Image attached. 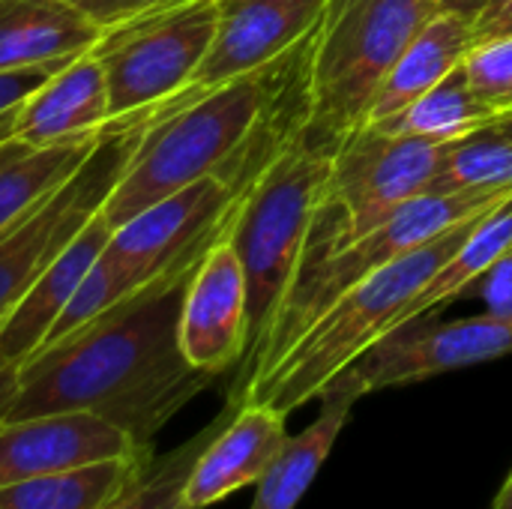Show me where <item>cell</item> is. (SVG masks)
<instances>
[{"label": "cell", "mask_w": 512, "mask_h": 509, "mask_svg": "<svg viewBox=\"0 0 512 509\" xmlns=\"http://www.w3.org/2000/svg\"><path fill=\"white\" fill-rule=\"evenodd\" d=\"M192 270L141 285L24 360L0 420L93 411L150 447L156 432L216 378L180 351V306Z\"/></svg>", "instance_id": "cell-1"}, {"label": "cell", "mask_w": 512, "mask_h": 509, "mask_svg": "<svg viewBox=\"0 0 512 509\" xmlns=\"http://www.w3.org/2000/svg\"><path fill=\"white\" fill-rule=\"evenodd\" d=\"M300 45L252 75L234 78L198 99L159 108L102 204L111 228L201 177H225L288 81Z\"/></svg>", "instance_id": "cell-2"}, {"label": "cell", "mask_w": 512, "mask_h": 509, "mask_svg": "<svg viewBox=\"0 0 512 509\" xmlns=\"http://www.w3.org/2000/svg\"><path fill=\"white\" fill-rule=\"evenodd\" d=\"M477 219L432 237L342 294L282 354V360L252 390H246L243 402H267L288 417L291 411L318 399L345 369H351L366 351L405 324L411 300L453 258Z\"/></svg>", "instance_id": "cell-3"}, {"label": "cell", "mask_w": 512, "mask_h": 509, "mask_svg": "<svg viewBox=\"0 0 512 509\" xmlns=\"http://www.w3.org/2000/svg\"><path fill=\"white\" fill-rule=\"evenodd\" d=\"M512 192H459V195H420L399 207L390 219L375 225L357 240L342 246L309 252L300 261V270L270 318L255 351L240 363V378L231 393L234 402H243L246 390H252L279 360L282 354L354 285L366 282L378 270L390 267L402 255L429 243L432 237L477 219L498 207Z\"/></svg>", "instance_id": "cell-4"}, {"label": "cell", "mask_w": 512, "mask_h": 509, "mask_svg": "<svg viewBox=\"0 0 512 509\" xmlns=\"http://www.w3.org/2000/svg\"><path fill=\"white\" fill-rule=\"evenodd\" d=\"M330 162L333 147L309 138V132L303 129L234 198L228 234L246 273V357L261 342L270 318L276 315L300 270L315 216L324 201Z\"/></svg>", "instance_id": "cell-5"}, {"label": "cell", "mask_w": 512, "mask_h": 509, "mask_svg": "<svg viewBox=\"0 0 512 509\" xmlns=\"http://www.w3.org/2000/svg\"><path fill=\"white\" fill-rule=\"evenodd\" d=\"M435 12V0H330L309 36V138L336 150L366 126L387 72Z\"/></svg>", "instance_id": "cell-6"}, {"label": "cell", "mask_w": 512, "mask_h": 509, "mask_svg": "<svg viewBox=\"0 0 512 509\" xmlns=\"http://www.w3.org/2000/svg\"><path fill=\"white\" fill-rule=\"evenodd\" d=\"M447 141L393 135L372 123L354 129L333 150L324 201L306 252H324L363 237L399 207L429 192Z\"/></svg>", "instance_id": "cell-7"}, {"label": "cell", "mask_w": 512, "mask_h": 509, "mask_svg": "<svg viewBox=\"0 0 512 509\" xmlns=\"http://www.w3.org/2000/svg\"><path fill=\"white\" fill-rule=\"evenodd\" d=\"M219 24V0H189L108 30L93 54L108 81L111 120L153 117L198 72Z\"/></svg>", "instance_id": "cell-8"}, {"label": "cell", "mask_w": 512, "mask_h": 509, "mask_svg": "<svg viewBox=\"0 0 512 509\" xmlns=\"http://www.w3.org/2000/svg\"><path fill=\"white\" fill-rule=\"evenodd\" d=\"M147 123L150 117L108 123L78 171L0 231V321L33 285V279L60 255V249L102 210Z\"/></svg>", "instance_id": "cell-9"}, {"label": "cell", "mask_w": 512, "mask_h": 509, "mask_svg": "<svg viewBox=\"0 0 512 509\" xmlns=\"http://www.w3.org/2000/svg\"><path fill=\"white\" fill-rule=\"evenodd\" d=\"M234 198V189L210 174L117 225L102 255L123 294L165 273L192 270L225 231Z\"/></svg>", "instance_id": "cell-10"}, {"label": "cell", "mask_w": 512, "mask_h": 509, "mask_svg": "<svg viewBox=\"0 0 512 509\" xmlns=\"http://www.w3.org/2000/svg\"><path fill=\"white\" fill-rule=\"evenodd\" d=\"M507 354H512V315L498 318L486 312L447 324L423 315L396 327L342 375H348L360 387V393L369 396L387 387L420 384L435 375L489 363Z\"/></svg>", "instance_id": "cell-11"}, {"label": "cell", "mask_w": 512, "mask_h": 509, "mask_svg": "<svg viewBox=\"0 0 512 509\" xmlns=\"http://www.w3.org/2000/svg\"><path fill=\"white\" fill-rule=\"evenodd\" d=\"M327 3L330 0H219V24L198 72L186 90L165 105L198 99L276 63L315 30Z\"/></svg>", "instance_id": "cell-12"}, {"label": "cell", "mask_w": 512, "mask_h": 509, "mask_svg": "<svg viewBox=\"0 0 512 509\" xmlns=\"http://www.w3.org/2000/svg\"><path fill=\"white\" fill-rule=\"evenodd\" d=\"M234 210V207H231ZM180 351L207 372L222 375L243 363L249 348V297L240 255L228 225L195 264L180 306Z\"/></svg>", "instance_id": "cell-13"}, {"label": "cell", "mask_w": 512, "mask_h": 509, "mask_svg": "<svg viewBox=\"0 0 512 509\" xmlns=\"http://www.w3.org/2000/svg\"><path fill=\"white\" fill-rule=\"evenodd\" d=\"M150 447L93 411H60L21 420H0V489L84 468L105 459L138 456Z\"/></svg>", "instance_id": "cell-14"}, {"label": "cell", "mask_w": 512, "mask_h": 509, "mask_svg": "<svg viewBox=\"0 0 512 509\" xmlns=\"http://www.w3.org/2000/svg\"><path fill=\"white\" fill-rule=\"evenodd\" d=\"M285 441V414L267 402H240L201 450L183 492V507L207 509L258 483Z\"/></svg>", "instance_id": "cell-15"}, {"label": "cell", "mask_w": 512, "mask_h": 509, "mask_svg": "<svg viewBox=\"0 0 512 509\" xmlns=\"http://www.w3.org/2000/svg\"><path fill=\"white\" fill-rule=\"evenodd\" d=\"M111 222L102 210L60 249V255L33 279V285L21 294V300L6 312L0 321V357L21 366L30 360L60 312L66 309L69 297L81 285V279L93 270L111 240Z\"/></svg>", "instance_id": "cell-16"}, {"label": "cell", "mask_w": 512, "mask_h": 509, "mask_svg": "<svg viewBox=\"0 0 512 509\" xmlns=\"http://www.w3.org/2000/svg\"><path fill=\"white\" fill-rule=\"evenodd\" d=\"M111 120L108 81L99 57L90 51L57 69L39 90H33L12 120V138L21 144H51L60 138L102 132Z\"/></svg>", "instance_id": "cell-17"}, {"label": "cell", "mask_w": 512, "mask_h": 509, "mask_svg": "<svg viewBox=\"0 0 512 509\" xmlns=\"http://www.w3.org/2000/svg\"><path fill=\"white\" fill-rule=\"evenodd\" d=\"M318 399L321 414L300 435H288L279 456L255 483L252 509H297L309 486L315 483L318 471L324 468L327 456L333 453L363 393L348 375H339Z\"/></svg>", "instance_id": "cell-18"}, {"label": "cell", "mask_w": 512, "mask_h": 509, "mask_svg": "<svg viewBox=\"0 0 512 509\" xmlns=\"http://www.w3.org/2000/svg\"><path fill=\"white\" fill-rule=\"evenodd\" d=\"M105 36L63 0H0V72L78 57Z\"/></svg>", "instance_id": "cell-19"}, {"label": "cell", "mask_w": 512, "mask_h": 509, "mask_svg": "<svg viewBox=\"0 0 512 509\" xmlns=\"http://www.w3.org/2000/svg\"><path fill=\"white\" fill-rule=\"evenodd\" d=\"M471 48H474L471 18L450 9H438L417 30V36L408 42V48L387 72L366 123H381L399 114L402 108H408L426 90L441 84L453 69H459Z\"/></svg>", "instance_id": "cell-20"}, {"label": "cell", "mask_w": 512, "mask_h": 509, "mask_svg": "<svg viewBox=\"0 0 512 509\" xmlns=\"http://www.w3.org/2000/svg\"><path fill=\"white\" fill-rule=\"evenodd\" d=\"M105 132V129H102ZM102 132L60 138L51 144L0 141V231L60 189L93 153Z\"/></svg>", "instance_id": "cell-21"}, {"label": "cell", "mask_w": 512, "mask_h": 509, "mask_svg": "<svg viewBox=\"0 0 512 509\" xmlns=\"http://www.w3.org/2000/svg\"><path fill=\"white\" fill-rule=\"evenodd\" d=\"M153 453L105 459L72 471L21 480L0 489V509H105L147 465Z\"/></svg>", "instance_id": "cell-22"}, {"label": "cell", "mask_w": 512, "mask_h": 509, "mask_svg": "<svg viewBox=\"0 0 512 509\" xmlns=\"http://www.w3.org/2000/svg\"><path fill=\"white\" fill-rule=\"evenodd\" d=\"M512 249V195L504 198L498 207H492L489 213H483L468 237L462 240V246L453 252V258L426 282V288L411 300L405 324L423 315H432L435 309L450 306L453 300H459L465 291L474 288V282Z\"/></svg>", "instance_id": "cell-23"}, {"label": "cell", "mask_w": 512, "mask_h": 509, "mask_svg": "<svg viewBox=\"0 0 512 509\" xmlns=\"http://www.w3.org/2000/svg\"><path fill=\"white\" fill-rule=\"evenodd\" d=\"M498 120V111L489 108L468 84L465 69H453L441 84L426 90L399 114L372 123L393 135H423L432 141H459Z\"/></svg>", "instance_id": "cell-24"}, {"label": "cell", "mask_w": 512, "mask_h": 509, "mask_svg": "<svg viewBox=\"0 0 512 509\" xmlns=\"http://www.w3.org/2000/svg\"><path fill=\"white\" fill-rule=\"evenodd\" d=\"M432 195L512 192V135L489 123L459 141H447L441 168L429 183Z\"/></svg>", "instance_id": "cell-25"}, {"label": "cell", "mask_w": 512, "mask_h": 509, "mask_svg": "<svg viewBox=\"0 0 512 509\" xmlns=\"http://www.w3.org/2000/svg\"><path fill=\"white\" fill-rule=\"evenodd\" d=\"M240 402L228 399L225 411L207 423L198 435H192L186 444L174 447L165 456H150L147 465L138 471V477L108 504L105 509H186L183 507V492L189 483V474L201 456V450L210 444V438L228 423V417L234 414Z\"/></svg>", "instance_id": "cell-26"}, {"label": "cell", "mask_w": 512, "mask_h": 509, "mask_svg": "<svg viewBox=\"0 0 512 509\" xmlns=\"http://www.w3.org/2000/svg\"><path fill=\"white\" fill-rule=\"evenodd\" d=\"M123 297H126V294H123V288H120V282H117L111 264H108L105 255H102V258L93 264V270L81 279V285L75 288V294L69 297L66 309L60 312V318H57L54 327L48 330L42 348H48V345L66 339L69 333H75L78 327H84L87 321H93L96 315H102L105 309H111V306H114L117 300H123ZM42 348H39V351H42Z\"/></svg>", "instance_id": "cell-27"}, {"label": "cell", "mask_w": 512, "mask_h": 509, "mask_svg": "<svg viewBox=\"0 0 512 509\" xmlns=\"http://www.w3.org/2000/svg\"><path fill=\"white\" fill-rule=\"evenodd\" d=\"M471 90L501 114L512 111V36L480 42L462 60Z\"/></svg>", "instance_id": "cell-28"}, {"label": "cell", "mask_w": 512, "mask_h": 509, "mask_svg": "<svg viewBox=\"0 0 512 509\" xmlns=\"http://www.w3.org/2000/svg\"><path fill=\"white\" fill-rule=\"evenodd\" d=\"M69 6H75L78 12H84L93 24H99L105 33L132 21H141L147 15H156L162 9L189 3V0H63Z\"/></svg>", "instance_id": "cell-29"}, {"label": "cell", "mask_w": 512, "mask_h": 509, "mask_svg": "<svg viewBox=\"0 0 512 509\" xmlns=\"http://www.w3.org/2000/svg\"><path fill=\"white\" fill-rule=\"evenodd\" d=\"M69 60H54V63H42V66H27V69H12V72H0V117L15 111L33 90H39L57 69H63Z\"/></svg>", "instance_id": "cell-30"}, {"label": "cell", "mask_w": 512, "mask_h": 509, "mask_svg": "<svg viewBox=\"0 0 512 509\" xmlns=\"http://www.w3.org/2000/svg\"><path fill=\"white\" fill-rule=\"evenodd\" d=\"M477 294L483 297L486 303V312L489 315H498V318H510L512 315V249L498 258L477 282H474Z\"/></svg>", "instance_id": "cell-31"}, {"label": "cell", "mask_w": 512, "mask_h": 509, "mask_svg": "<svg viewBox=\"0 0 512 509\" xmlns=\"http://www.w3.org/2000/svg\"><path fill=\"white\" fill-rule=\"evenodd\" d=\"M471 27H474V45L512 36V0H489L471 21Z\"/></svg>", "instance_id": "cell-32"}, {"label": "cell", "mask_w": 512, "mask_h": 509, "mask_svg": "<svg viewBox=\"0 0 512 509\" xmlns=\"http://www.w3.org/2000/svg\"><path fill=\"white\" fill-rule=\"evenodd\" d=\"M15 387H18V366L9 363L6 357H0V417L9 405V399L15 396Z\"/></svg>", "instance_id": "cell-33"}, {"label": "cell", "mask_w": 512, "mask_h": 509, "mask_svg": "<svg viewBox=\"0 0 512 509\" xmlns=\"http://www.w3.org/2000/svg\"><path fill=\"white\" fill-rule=\"evenodd\" d=\"M489 0H435V6L438 9H450V12H459V15H465V18H477V12L486 6Z\"/></svg>", "instance_id": "cell-34"}, {"label": "cell", "mask_w": 512, "mask_h": 509, "mask_svg": "<svg viewBox=\"0 0 512 509\" xmlns=\"http://www.w3.org/2000/svg\"><path fill=\"white\" fill-rule=\"evenodd\" d=\"M492 509H512V474L507 477V483L501 486V492H498V498H495Z\"/></svg>", "instance_id": "cell-35"}, {"label": "cell", "mask_w": 512, "mask_h": 509, "mask_svg": "<svg viewBox=\"0 0 512 509\" xmlns=\"http://www.w3.org/2000/svg\"><path fill=\"white\" fill-rule=\"evenodd\" d=\"M495 123H498V126L504 129V132H510V135H512V111H507V114H501V117H498Z\"/></svg>", "instance_id": "cell-36"}]
</instances>
